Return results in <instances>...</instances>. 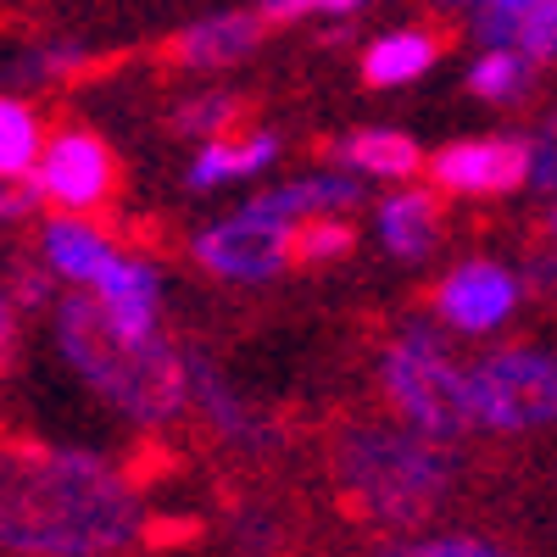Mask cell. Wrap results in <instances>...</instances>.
Returning <instances> with one entry per match:
<instances>
[{
	"label": "cell",
	"mask_w": 557,
	"mask_h": 557,
	"mask_svg": "<svg viewBox=\"0 0 557 557\" xmlns=\"http://www.w3.org/2000/svg\"><path fill=\"white\" fill-rule=\"evenodd\" d=\"M146 535V502L123 462L67 446H0V552L112 557Z\"/></svg>",
	"instance_id": "1"
},
{
	"label": "cell",
	"mask_w": 557,
	"mask_h": 557,
	"mask_svg": "<svg viewBox=\"0 0 557 557\" xmlns=\"http://www.w3.org/2000/svg\"><path fill=\"white\" fill-rule=\"evenodd\" d=\"M457 446L435 441L424 430L401 424L396 412L385 418H346L330 441V480L341 502L362 524L380 530H418L430 524L446 496L457 491Z\"/></svg>",
	"instance_id": "2"
},
{
	"label": "cell",
	"mask_w": 557,
	"mask_h": 557,
	"mask_svg": "<svg viewBox=\"0 0 557 557\" xmlns=\"http://www.w3.org/2000/svg\"><path fill=\"white\" fill-rule=\"evenodd\" d=\"M57 351L112 412H123L139 430H162L190 407L184 351H173L162 335L151 341L123 335L101 312V301L84 290H67L57 301Z\"/></svg>",
	"instance_id": "3"
},
{
	"label": "cell",
	"mask_w": 557,
	"mask_h": 557,
	"mask_svg": "<svg viewBox=\"0 0 557 557\" xmlns=\"http://www.w3.org/2000/svg\"><path fill=\"white\" fill-rule=\"evenodd\" d=\"M380 401L401 424L424 430L435 441H462L474 435V396H469V362H462L435 330L412 323L396 330L380 351Z\"/></svg>",
	"instance_id": "4"
},
{
	"label": "cell",
	"mask_w": 557,
	"mask_h": 557,
	"mask_svg": "<svg viewBox=\"0 0 557 557\" xmlns=\"http://www.w3.org/2000/svg\"><path fill=\"white\" fill-rule=\"evenodd\" d=\"M474 430L535 435L557 424V357L541 346H496L469 362Z\"/></svg>",
	"instance_id": "5"
},
{
	"label": "cell",
	"mask_w": 557,
	"mask_h": 557,
	"mask_svg": "<svg viewBox=\"0 0 557 557\" xmlns=\"http://www.w3.org/2000/svg\"><path fill=\"white\" fill-rule=\"evenodd\" d=\"M28 184H34V196L45 207L89 218V212L112 207V196H117V157H112V146L101 134H89L78 123H62V128H51V139H45Z\"/></svg>",
	"instance_id": "6"
},
{
	"label": "cell",
	"mask_w": 557,
	"mask_h": 557,
	"mask_svg": "<svg viewBox=\"0 0 557 557\" xmlns=\"http://www.w3.org/2000/svg\"><path fill=\"white\" fill-rule=\"evenodd\" d=\"M196 262L223 285H268L296 262V228L246 201L240 212L207 223L196 235Z\"/></svg>",
	"instance_id": "7"
},
{
	"label": "cell",
	"mask_w": 557,
	"mask_h": 557,
	"mask_svg": "<svg viewBox=\"0 0 557 557\" xmlns=\"http://www.w3.org/2000/svg\"><path fill=\"white\" fill-rule=\"evenodd\" d=\"M430 184L457 201H502L530 190V139L519 134H480V139H451L430 162Z\"/></svg>",
	"instance_id": "8"
},
{
	"label": "cell",
	"mask_w": 557,
	"mask_h": 557,
	"mask_svg": "<svg viewBox=\"0 0 557 557\" xmlns=\"http://www.w3.org/2000/svg\"><path fill=\"white\" fill-rule=\"evenodd\" d=\"M524 301V278L491 257H469L435 285V318L457 335H496Z\"/></svg>",
	"instance_id": "9"
},
{
	"label": "cell",
	"mask_w": 557,
	"mask_h": 557,
	"mask_svg": "<svg viewBox=\"0 0 557 557\" xmlns=\"http://www.w3.org/2000/svg\"><path fill=\"white\" fill-rule=\"evenodd\" d=\"M184 380H190V407L201 412V424L240 457H262L278 446V424L246 396L235 391V380L201 351H184Z\"/></svg>",
	"instance_id": "10"
},
{
	"label": "cell",
	"mask_w": 557,
	"mask_h": 557,
	"mask_svg": "<svg viewBox=\"0 0 557 557\" xmlns=\"http://www.w3.org/2000/svg\"><path fill=\"white\" fill-rule=\"evenodd\" d=\"M262 12H218V17H201L184 34L168 39V62L184 67V73H218V67H235L246 62L257 45H262Z\"/></svg>",
	"instance_id": "11"
},
{
	"label": "cell",
	"mask_w": 557,
	"mask_h": 557,
	"mask_svg": "<svg viewBox=\"0 0 557 557\" xmlns=\"http://www.w3.org/2000/svg\"><path fill=\"white\" fill-rule=\"evenodd\" d=\"M39 257H45V268H51V273L62 278V285L96 290L101 278H107V268H112L123 251L112 246V235H107V228H96L89 218L57 212L51 223L39 228Z\"/></svg>",
	"instance_id": "12"
},
{
	"label": "cell",
	"mask_w": 557,
	"mask_h": 557,
	"mask_svg": "<svg viewBox=\"0 0 557 557\" xmlns=\"http://www.w3.org/2000/svg\"><path fill=\"white\" fill-rule=\"evenodd\" d=\"M89 296L101 301V312L123 335H134V341L162 335V273L146 257H117Z\"/></svg>",
	"instance_id": "13"
},
{
	"label": "cell",
	"mask_w": 557,
	"mask_h": 557,
	"mask_svg": "<svg viewBox=\"0 0 557 557\" xmlns=\"http://www.w3.org/2000/svg\"><path fill=\"white\" fill-rule=\"evenodd\" d=\"M374 235L391 257L401 262H424L441 251V235H446V218H441V190H396L374 207Z\"/></svg>",
	"instance_id": "14"
},
{
	"label": "cell",
	"mask_w": 557,
	"mask_h": 557,
	"mask_svg": "<svg viewBox=\"0 0 557 557\" xmlns=\"http://www.w3.org/2000/svg\"><path fill=\"white\" fill-rule=\"evenodd\" d=\"M273 162H278V134L273 128H235V134L201 139L184 184H190V190H223V184L268 173Z\"/></svg>",
	"instance_id": "15"
},
{
	"label": "cell",
	"mask_w": 557,
	"mask_h": 557,
	"mask_svg": "<svg viewBox=\"0 0 557 557\" xmlns=\"http://www.w3.org/2000/svg\"><path fill=\"white\" fill-rule=\"evenodd\" d=\"M480 45H507L535 67L557 62V0H496L474 23Z\"/></svg>",
	"instance_id": "16"
},
{
	"label": "cell",
	"mask_w": 557,
	"mask_h": 557,
	"mask_svg": "<svg viewBox=\"0 0 557 557\" xmlns=\"http://www.w3.org/2000/svg\"><path fill=\"white\" fill-rule=\"evenodd\" d=\"M362 201V178L357 173H301L290 184H273V190L251 196L257 212L278 218V223H307V218H323V212H351Z\"/></svg>",
	"instance_id": "17"
},
{
	"label": "cell",
	"mask_w": 557,
	"mask_h": 557,
	"mask_svg": "<svg viewBox=\"0 0 557 557\" xmlns=\"http://www.w3.org/2000/svg\"><path fill=\"white\" fill-rule=\"evenodd\" d=\"M330 157L346 173L380 178V184H407L418 168L430 162L424 151H418V139L401 134V128H351V134H341L335 146H330Z\"/></svg>",
	"instance_id": "18"
},
{
	"label": "cell",
	"mask_w": 557,
	"mask_h": 557,
	"mask_svg": "<svg viewBox=\"0 0 557 557\" xmlns=\"http://www.w3.org/2000/svg\"><path fill=\"white\" fill-rule=\"evenodd\" d=\"M435 62H441V39H435V34H424V28H396V34H380V39L362 51V84L401 89V84H412V78H424Z\"/></svg>",
	"instance_id": "19"
},
{
	"label": "cell",
	"mask_w": 557,
	"mask_h": 557,
	"mask_svg": "<svg viewBox=\"0 0 557 557\" xmlns=\"http://www.w3.org/2000/svg\"><path fill=\"white\" fill-rule=\"evenodd\" d=\"M535 62L507 51V45H485V51L469 62V96H480L485 107H519L535 89Z\"/></svg>",
	"instance_id": "20"
},
{
	"label": "cell",
	"mask_w": 557,
	"mask_h": 557,
	"mask_svg": "<svg viewBox=\"0 0 557 557\" xmlns=\"http://www.w3.org/2000/svg\"><path fill=\"white\" fill-rule=\"evenodd\" d=\"M45 139H51V134H45V123H39V112L28 101L0 96V173H7V178H28L39 151H45Z\"/></svg>",
	"instance_id": "21"
},
{
	"label": "cell",
	"mask_w": 557,
	"mask_h": 557,
	"mask_svg": "<svg viewBox=\"0 0 557 557\" xmlns=\"http://www.w3.org/2000/svg\"><path fill=\"white\" fill-rule=\"evenodd\" d=\"M374 557H519L485 535H469V530H407L396 541H385Z\"/></svg>",
	"instance_id": "22"
},
{
	"label": "cell",
	"mask_w": 557,
	"mask_h": 557,
	"mask_svg": "<svg viewBox=\"0 0 557 557\" xmlns=\"http://www.w3.org/2000/svg\"><path fill=\"white\" fill-rule=\"evenodd\" d=\"M246 117V101L240 96H228V89H207V96H190V101H178L173 107V128L184 139H218V134H235Z\"/></svg>",
	"instance_id": "23"
},
{
	"label": "cell",
	"mask_w": 557,
	"mask_h": 557,
	"mask_svg": "<svg viewBox=\"0 0 557 557\" xmlns=\"http://www.w3.org/2000/svg\"><path fill=\"white\" fill-rule=\"evenodd\" d=\"M357 246V228L346 223V212H323L296 223V262L301 268H323V262H341Z\"/></svg>",
	"instance_id": "24"
},
{
	"label": "cell",
	"mask_w": 557,
	"mask_h": 557,
	"mask_svg": "<svg viewBox=\"0 0 557 557\" xmlns=\"http://www.w3.org/2000/svg\"><path fill=\"white\" fill-rule=\"evenodd\" d=\"M84 45H39V51H28L23 57V78H34V84H62V78H73V73H84Z\"/></svg>",
	"instance_id": "25"
},
{
	"label": "cell",
	"mask_w": 557,
	"mask_h": 557,
	"mask_svg": "<svg viewBox=\"0 0 557 557\" xmlns=\"http://www.w3.org/2000/svg\"><path fill=\"white\" fill-rule=\"evenodd\" d=\"M530 139V190H541V196H557V107L535 123V134H524Z\"/></svg>",
	"instance_id": "26"
},
{
	"label": "cell",
	"mask_w": 557,
	"mask_h": 557,
	"mask_svg": "<svg viewBox=\"0 0 557 557\" xmlns=\"http://www.w3.org/2000/svg\"><path fill=\"white\" fill-rule=\"evenodd\" d=\"M368 0H257L262 23H301V17H357Z\"/></svg>",
	"instance_id": "27"
},
{
	"label": "cell",
	"mask_w": 557,
	"mask_h": 557,
	"mask_svg": "<svg viewBox=\"0 0 557 557\" xmlns=\"http://www.w3.org/2000/svg\"><path fill=\"white\" fill-rule=\"evenodd\" d=\"M235 541L246 557H268L278 546V519L268 513V507H240L235 513Z\"/></svg>",
	"instance_id": "28"
},
{
	"label": "cell",
	"mask_w": 557,
	"mask_h": 557,
	"mask_svg": "<svg viewBox=\"0 0 557 557\" xmlns=\"http://www.w3.org/2000/svg\"><path fill=\"white\" fill-rule=\"evenodd\" d=\"M51 278H57V273L17 268V273H12V301H17V307H45V301H62V296H51Z\"/></svg>",
	"instance_id": "29"
},
{
	"label": "cell",
	"mask_w": 557,
	"mask_h": 557,
	"mask_svg": "<svg viewBox=\"0 0 557 557\" xmlns=\"http://www.w3.org/2000/svg\"><path fill=\"white\" fill-rule=\"evenodd\" d=\"M34 201H39V196H34V184H28V178H7V173H0V223L28 218Z\"/></svg>",
	"instance_id": "30"
},
{
	"label": "cell",
	"mask_w": 557,
	"mask_h": 557,
	"mask_svg": "<svg viewBox=\"0 0 557 557\" xmlns=\"http://www.w3.org/2000/svg\"><path fill=\"white\" fill-rule=\"evenodd\" d=\"M12 351H17V301L0 290V368L12 362Z\"/></svg>",
	"instance_id": "31"
},
{
	"label": "cell",
	"mask_w": 557,
	"mask_h": 557,
	"mask_svg": "<svg viewBox=\"0 0 557 557\" xmlns=\"http://www.w3.org/2000/svg\"><path fill=\"white\" fill-rule=\"evenodd\" d=\"M541 246L557 251V196H552V207H546V218H541Z\"/></svg>",
	"instance_id": "32"
},
{
	"label": "cell",
	"mask_w": 557,
	"mask_h": 557,
	"mask_svg": "<svg viewBox=\"0 0 557 557\" xmlns=\"http://www.w3.org/2000/svg\"><path fill=\"white\" fill-rule=\"evenodd\" d=\"M446 7H480L485 12V7H496V0H446Z\"/></svg>",
	"instance_id": "33"
}]
</instances>
